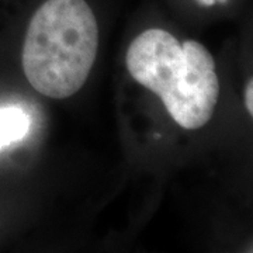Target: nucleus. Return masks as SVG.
Returning a JSON list of instances; mask_svg holds the SVG:
<instances>
[{
    "instance_id": "nucleus-1",
    "label": "nucleus",
    "mask_w": 253,
    "mask_h": 253,
    "mask_svg": "<svg viewBox=\"0 0 253 253\" xmlns=\"http://www.w3.org/2000/svg\"><path fill=\"white\" fill-rule=\"evenodd\" d=\"M129 75L163 101L170 117L186 129L212 118L219 96L214 58L197 41L151 28L131 42L126 56Z\"/></svg>"
},
{
    "instance_id": "nucleus-2",
    "label": "nucleus",
    "mask_w": 253,
    "mask_h": 253,
    "mask_svg": "<svg viewBox=\"0 0 253 253\" xmlns=\"http://www.w3.org/2000/svg\"><path fill=\"white\" fill-rule=\"evenodd\" d=\"M99 49V26L86 0H46L23 46V71L38 93L62 100L81 90Z\"/></svg>"
},
{
    "instance_id": "nucleus-3",
    "label": "nucleus",
    "mask_w": 253,
    "mask_h": 253,
    "mask_svg": "<svg viewBox=\"0 0 253 253\" xmlns=\"http://www.w3.org/2000/svg\"><path fill=\"white\" fill-rule=\"evenodd\" d=\"M30 117L17 107L0 109V149L17 142L27 135Z\"/></svg>"
},
{
    "instance_id": "nucleus-4",
    "label": "nucleus",
    "mask_w": 253,
    "mask_h": 253,
    "mask_svg": "<svg viewBox=\"0 0 253 253\" xmlns=\"http://www.w3.org/2000/svg\"><path fill=\"white\" fill-rule=\"evenodd\" d=\"M245 106L246 110L253 114V81L248 82L246 84V90H245Z\"/></svg>"
}]
</instances>
